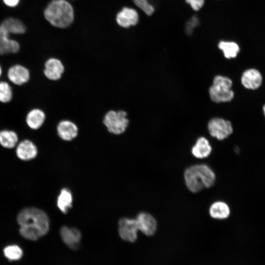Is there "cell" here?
I'll return each instance as SVG.
<instances>
[{"label":"cell","mask_w":265,"mask_h":265,"mask_svg":"<svg viewBox=\"0 0 265 265\" xmlns=\"http://www.w3.org/2000/svg\"><path fill=\"white\" fill-rule=\"evenodd\" d=\"M19 232L25 238L35 241L46 235L50 226V219L42 210L34 207L22 209L17 215Z\"/></svg>","instance_id":"cell-1"},{"label":"cell","mask_w":265,"mask_h":265,"mask_svg":"<svg viewBox=\"0 0 265 265\" xmlns=\"http://www.w3.org/2000/svg\"><path fill=\"white\" fill-rule=\"evenodd\" d=\"M45 19L53 26L61 28L69 26L74 20V10L66 0H53L44 11Z\"/></svg>","instance_id":"cell-2"},{"label":"cell","mask_w":265,"mask_h":265,"mask_svg":"<svg viewBox=\"0 0 265 265\" xmlns=\"http://www.w3.org/2000/svg\"><path fill=\"white\" fill-rule=\"evenodd\" d=\"M139 231L147 236L154 235L157 229V222L151 214L146 212L139 213L135 219Z\"/></svg>","instance_id":"cell-13"},{"label":"cell","mask_w":265,"mask_h":265,"mask_svg":"<svg viewBox=\"0 0 265 265\" xmlns=\"http://www.w3.org/2000/svg\"><path fill=\"white\" fill-rule=\"evenodd\" d=\"M102 122L108 132L118 136L126 132L130 120L128 113L125 110L110 109L105 114Z\"/></svg>","instance_id":"cell-4"},{"label":"cell","mask_w":265,"mask_h":265,"mask_svg":"<svg viewBox=\"0 0 265 265\" xmlns=\"http://www.w3.org/2000/svg\"><path fill=\"white\" fill-rule=\"evenodd\" d=\"M3 252L5 256L11 261L19 260L23 256L22 249L17 245H8L5 247Z\"/></svg>","instance_id":"cell-25"},{"label":"cell","mask_w":265,"mask_h":265,"mask_svg":"<svg viewBox=\"0 0 265 265\" xmlns=\"http://www.w3.org/2000/svg\"><path fill=\"white\" fill-rule=\"evenodd\" d=\"M232 84V80L229 78L216 76L209 89L211 100L216 103L231 101L234 97V91L231 89Z\"/></svg>","instance_id":"cell-5"},{"label":"cell","mask_w":265,"mask_h":265,"mask_svg":"<svg viewBox=\"0 0 265 265\" xmlns=\"http://www.w3.org/2000/svg\"><path fill=\"white\" fill-rule=\"evenodd\" d=\"M47 118L45 111L40 107H34L26 113L25 122L26 126L31 130L36 131L45 125Z\"/></svg>","instance_id":"cell-11"},{"label":"cell","mask_w":265,"mask_h":265,"mask_svg":"<svg viewBox=\"0 0 265 265\" xmlns=\"http://www.w3.org/2000/svg\"><path fill=\"white\" fill-rule=\"evenodd\" d=\"M218 48L228 59L235 58L239 52L238 45L234 42L221 41L218 44Z\"/></svg>","instance_id":"cell-23"},{"label":"cell","mask_w":265,"mask_h":265,"mask_svg":"<svg viewBox=\"0 0 265 265\" xmlns=\"http://www.w3.org/2000/svg\"><path fill=\"white\" fill-rule=\"evenodd\" d=\"M263 81L262 74L258 70L251 68L245 70L242 74L241 82L246 88L256 90L259 88Z\"/></svg>","instance_id":"cell-16"},{"label":"cell","mask_w":265,"mask_h":265,"mask_svg":"<svg viewBox=\"0 0 265 265\" xmlns=\"http://www.w3.org/2000/svg\"><path fill=\"white\" fill-rule=\"evenodd\" d=\"M212 151L208 140L204 137L197 139L191 149L192 154L196 158L203 159L208 157Z\"/></svg>","instance_id":"cell-18"},{"label":"cell","mask_w":265,"mask_h":265,"mask_svg":"<svg viewBox=\"0 0 265 265\" xmlns=\"http://www.w3.org/2000/svg\"><path fill=\"white\" fill-rule=\"evenodd\" d=\"M15 148L17 157L23 161H29L35 159L38 153L36 144L27 139L19 142Z\"/></svg>","instance_id":"cell-12"},{"label":"cell","mask_w":265,"mask_h":265,"mask_svg":"<svg viewBox=\"0 0 265 265\" xmlns=\"http://www.w3.org/2000/svg\"><path fill=\"white\" fill-rule=\"evenodd\" d=\"M10 33L0 26V55L16 53L20 48L19 43L9 37Z\"/></svg>","instance_id":"cell-15"},{"label":"cell","mask_w":265,"mask_h":265,"mask_svg":"<svg viewBox=\"0 0 265 265\" xmlns=\"http://www.w3.org/2000/svg\"><path fill=\"white\" fill-rule=\"evenodd\" d=\"M208 129L212 136L220 140L227 138L233 131L230 121L218 117L213 118L209 121Z\"/></svg>","instance_id":"cell-7"},{"label":"cell","mask_w":265,"mask_h":265,"mask_svg":"<svg viewBox=\"0 0 265 265\" xmlns=\"http://www.w3.org/2000/svg\"><path fill=\"white\" fill-rule=\"evenodd\" d=\"M263 112L265 117V104L264 105L263 107Z\"/></svg>","instance_id":"cell-31"},{"label":"cell","mask_w":265,"mask_h":265,"mask_svg":"<svg viewBox=\"0 0 265 265\" xmlns=\"http://www.w3.org/2000/svg\"><path fill=\"white\" fill-rule=\"evenodd\" d=\"M19 136L13 130L2 129L0 130V145L5 149L15 148L19 142Z\"/></svg>","instance_id":"cell-19"},{"label":"cell","mask_w":265,"mask_h":265,"mask_svg":"<svg viewBox=\"0 0 265 265\" xmlns=\"http://www.w3.org/2000/svg\"><path fill=\"white\" fill-rule=\"evenodd\" d=\"M186 2L189 4L194 10H199L203 5L204 0H186Z\"/></svg>","instance_id":"cell-28"},{"label":"cell","mask_w":265,"mask_h":265,"mask_svg":"<svg viewBox=\"0 0 265 265\" xmlns=\"http://www.w3.org/2000/svg\"><path fill=\"white\" fill-rule=\"evenodd\" d=\"M139 20L137 11L132 8L125 7L116 15V21L118 25L123 28H128L136 25Z\"/></svg>","instance_id":"cell-14"},{"label":"cell","mask_w":265,"mask_h":265,"mask_svg":"<svg viewBox=\"0 0 265 265\" xmlns=\"http://www.w3.org/2000/svg\"><path fill=\"white\" fill-rule=\"evenodd\" d=\"M184 178L187 188L192 192H198L203 188L211 187L215 181L212 170L204 164L192 165L185 171Z\"/></svg>","instance_id":"cell-3"},{"label":"cell","mask_w":265,"mask_h":265,"mask_svg":"<svg viewBox=\"0 0 265 265\" xmlns=\"http://www.w3.org/2000/svg\"><path fill=\"white\" fill-rule=\"evenodd\" d=\"M134 4L147 15H152L154 12V7L147 0H132Z\"/></svg>","instance_id":"cell-26"},{"label":"cell","mask_w":265,"mask_h":265,"mask_svg":"<svg viewBox=\"0 0 265 265\" xmlns=\"http://www.w3.org/2000/svg\"><path fill=\"white\" fill-rule=\"evenodd\" d=\"M6 75L9 81L17 86L27 83L31 77L29 70L21 64H15L10 66Z\"/></svg>","instance_id":"cell-9"},{"label":"cell","mask_w":265,"mask_h":265,"mask_svg":"<svg viewBox=\"0 0 265 265\" xmlns=\"http://www.w3.org/2000/svg\"><path fill=\"white\" fill-rule=\"evenodd\" d=\"M13 98V91L10 83L5 80H0V102L10 103Z\"/></svg>","instance_id":"cell-24"},{"label":"cell","mask_w":265,"mask_h":265,"mask_svg":"<svg viewBox=\"0 0 265 265\" xmlns=\"http://www.w3.org/2000/svg\"><path fill=\"white\" fill-rule=\"evenodd\" d=\"M60 234L63 242L69 247L73 249L79 247L81 236L78 229L63 226L60 230Z\"/></svg>","instance_id":"cell-17"},{"label":"cell","mask_w":265,"mask_h":265,"mask_svg":"<svg viewBox=\"0 0 265 265\" xmlns=\"http://www.w3.org/2000/svg\"><path fill=\"white\" fill-rule=\"evenodd\" d=\"M55 131L60 139L65 142H71L78 136L79 128L77 124L72 120L64 119L57 123Z\"/></svg>","instance_id":"cell-8"},{"label":"cell","mask_w":265,"mask_h":265,"mask_svg":"<svg viewBox=\"0 0 265 265\" xmlns=\"http://www.w3.org/2000/svg\"><path fill=\"white\" fill-rule=\"evenodd\" d=\"M73 201L72 193L68 188H63L57 199V206L63 213H66L71 207Z\"/></svg>","instance_id":"cell-22"},{"label":"cell","mask_w":265,"mask_h":265,"mask_svg":"<svg viewBox=\"0 0 265 265\" xmlns=\"http://www.w3.org/2000/svg\"><path fill=\"white\" fill-rule=\"evenodd\" d=\"M65 71L62 61L54 56L46 59L43 63V74L49 81L55 82L59 80Z\"/></svg>","instance_id":"cell-6"},{"label":"cell","mask_w":265,"mask_h":265,"mask_svg":"<svg viewBox=\"0 0 265 265\" xmlns=\"http://www.w3.org/2000/svg\"><path fill=\"white\" fill-rule=\"evenodd\" d=\"M4 3L9 7H15L17 5L20 0H3Z\"/></svg>","instance_id":"cell-29"},{"label":"cell","mask_w":265,"mask_h":265,"mask_svg":"<svg viewBox=\"0 0 265 265\" xmlns=\"http://www.w3.org/2000/svg\"><path fill=\"white\" fill-rule=\"evenodd\" d=\"M139 231L135 219L122 218L118 222V232L121 238L133 242L137 238Z\"/></svg>","instance_id":"cell-10"},{"label":"cell","mask_w":265,"mask_h":265,"mask_svg":"<svg viewBox=\"0 0 265 265\" xmlns=\"http://www.w3.org/2000/svg\"><path fill=\"white\" fill-rule=\"evenodd\" d=\"M209 213L211 216L214 219H224L230 215V209L226 203L216 201L211 205Z\"/></svg>","instance_id":"cell-20"},{"label":"cell","mask_w":265,"mask_h":265,"mask_svg":"<svg viewBox=\"0 0 265 265\" xmlns=\"http://www.w3.org/2000/svg\"><path fill=\"white\" fill-rule=\"evenodd\" d=\"M0 26L10 33L23 34L26 30V27L22 21L12 17L5 19Z\"/></svg>","instance_id":"cell-21"},{"label":"cell","mask_w":265,"mask_h":265,"mask_svg":"<svg viewBox=\"0 0 265 265\" xmlns=\"http://www.w3.org/2000/svg\"><path fill=\"white\" fill-rule=\"evenodd\" d=\"M199 23V21L196 16L192 17L189 21H187L186 26V31L187 34H191L193 30V29L196 27Z\"/></svg>","instance_id":"cell-27"},{"label":"cell","mask_w":265,"mask_h":265,"mask_svg":"<svg viewBox=\"0 0 265 265\" xmlns=\"http://www.w3.org/2000/svg\"><path fill=\"white\" fill-rule=\"evenodd\" d=\"M2 68L1 65L0 64V78H1L2 76Z\"/></svg>","instance_id":"cell-30"}]
</instances>
